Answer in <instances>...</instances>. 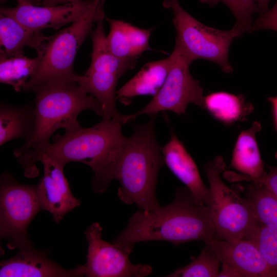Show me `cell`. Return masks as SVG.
Segmentation results:
<instances>
[{
    "label": "cell",
    "instance_id": "83f0119b",
    "mask_svg": "<svg viewBox=\"0 0 277 277\" xmlns=\"http://www.w3.org/2000/svg\"><path fill=\"white\" fill-rule=\"evenodd\" d=\"M223 177L230 182L247 181L259 183L277 197V167H269L268 173L257 178H251L241 173L229 171L224 172Z\"/></svg>",
    "mask_w": 277,
    "mask_h": 277
},
{
    "label": "cell",
    "instance_id": "2e32d148",
    "mask_svg": "<svg viewBox=\"0 0 277 277\" xmlns=\"http://www.w3.org/2000/svg\"><path fill=\"white\" fill-rule=\"evenodd\" d=\"M161 151L164 163L172 173L185 185L198 203L208 206L209 189L204 184L193 159L174 133L171 134Z\"/></svg>",
    "mask_w": 277,
    "mask_h": 277
},
{
    "label": "cell",
    "instance_id": "ba28073f",
    "mask_svg": "<svg viewBox=\"0 0 277 277\" xmlns=\"http://www.w3.org/2000/svg\"><path fill=\"white\" fill-rule=\"evenodd\" d=\"M91 37L90 65L83 75H78L77 82L100 102L103 119L123 121L124 115L116 107V86L119 78L134 68L136 61L121 60L111 52L107 44L103 20L97 22Z\"/></svg>",
    "mask_w": 277,
    "mask_h": 277
},
{
    "label": "cell",
    "instance_id": "3957f363",
    "mask_svg": "<svg viewBox=\"0 0 277 277\" xmlns=\"http://www.w3.org/2000/svg\"><path fill=\"white\" fill-rule=\"evenodd\" d=\"M150 117L147 123L134 126L131 136L126 137L115 175L120 185L119 199L145 211L160 206L155 189L159 171L165 164L155 135V115Z\"/></svg>",
    "mask_w": 277,
    "mask_h": 277
},
{
    "label": "cell",
    "instance_id": "4dcf8cb0",
    "mask_svg": "<svg viewBox=\"0 0 277 277\" xmlns=\"http://www.w3.org/2000/svg\"><path fill=\"white\" fill-rule=\"evenodd\" d=\"M81 0H43L41 5L44 6H54L58 5L79 2Z\"/></svg>",
    "mask_w": 277,
    "mask_h": 277
},
{
    "label": "cell",
    "instance_id": "7a4b0ae2",
    "mask_svg": "<svg viewBox=\"0 0 277 277\" xmlns=\"http://www.w3.org/2000/svg\"><path fill=\"white\" fill-rule=\"evenodd\" d=\"M214 238L215 229L207 206L198 203L186 188L177 189L167 205L136 211L111 243L120 248L133 249L140 242L163 241L177 246L196 240L206 243Z\"/></svg>",
    "mask_w": 277,
    "mask_h": 277
},
{
    "label": "cell",
    "instance_id": "603a6c76",
    "mask_svg": "<svg viewBox=\"0 0 277 277\" xmlns=\"http://www.w3.org/2000/svg\"><path fill=\"white\" fill-rule=\"evenodd\" d=\"M38 63L36 56H6L0 54V82L12 86L16 91L23 89L32 76Z\"/></svg>",
    "mask_w": 277,
    "mask_h": 277
},
{
    "label": "cell",
    "instance_id": "4fadbf2b",
    "mask_svg": "<svg viewBox=\"0 0 277 277\" xmlns=\"http://www.w3.org/2000/svg\"><path fill=\"white\" fill-rule=\"evenodd\" d=\"M44 173L36 185L38 196L43 210L49 212L58 223L69 212L78 206L81 201L72 194L64 172L65 166L49 158L41 161Z\"/></svg>",
    "mask_w": 277,
    "mask_h": 277
},
{
    "label": "cell",
    "instance_id": "836d02e7",
    "mask_svg": "<svg viewBox=\"0 0 277 277\" xmlns=\"http://www.w3.org/2000/svg\"><path fill=\"white\" fill-rule=\"evenodd\" d=\"M245 2L248 3H255V2H258L259 0H242Z\"/></svg>",
    "mask_w": 277,
    "mask_h": 277
},
{
    "label": "cell",
    "instance_id": "e575fe53",
    "mask_svg": "<svg viewBox=\"0 0 277 277\" xmlns=\"http://www.w3.org/2000/svg\"><path fill=\"white\" fill-rule=\"evenodd\" d=\"M5 1V0H1V2H2V1Z\"/></svg>",
    "mask_w": 277,
    "mask_h": 277
},
{
    "label": "cell",
    "instance_id": "30bf717a",
    "mask_svg": "<svg viewBox=\"0 0 277 277\" xmlns=\"http://www.w3.org/2000/svg\"><path fill=\"white\" fill-rule=\"evenodd\" d=\"M43 210L36 185L19 183L5 174L0 189V236L6 239L10 249L32 246L28 228L36 214Z\"/></svg>",
    "mask_w": 277,
    "mask_h": 277
},
{
    "label": "cell",
    "instance_id": "484cf974",
    "mask_svg": "<svg viewBox=\"0 0 277 277\" xmlns=\"http://www.w3.org/2000/svg\"><path fill=\"white\" fill-rule=\"evenodd\" d=\"M220 261L205 247L188 265L179 268L167 277H216Z\"/></svg>",
    "mask_w": 277,
    "mask_h": 277
},
{
    "label": "cell",
    "instance_id": "52a82bcc",
    "mask_svg": "<svg viewBox=\"0 0 277 277\" xmlns=\"http://www.w3.org/2000/svg\"><path fill=\"white\" fill-rule=\"evenodd\" d=\"M163 5L172 12L175 43L191 63L205 60L219 65L224 72L233 71L228 59L229 49L233 39L242 34L235 25L229 30L206 26L185 11L177 0H165Z\"/></svg>",
    "mask_w": 277,
    "mask_h": 277
},
{
    "label": "cell",
    "instance_id": "6da1fadb",
    "mask_svg": "<svg viewBox=\"0 0 277 277\" xmlns=\"http://www.w3.org/2000/svg\"><path fill=\"white\" fill-rule=\"evenodd\" d=\"M121 120L103 119L93 126L84 128L80 124L65 129L52 143L36 150H27L15 156L26 172L34 168L44 157L51 159L65 166L71 162L88 165L94 172L93 190L105 192L115 180L118 158L126 137L122 133Z\"/></svg>",
    "mask_w": 277,
    "mask_h": 277
},
{
    "label": "cell",
    "instance_id": "5b68a950",
    "mask_svg": "<svg viewBox=\"0 0 277 277\" xmlns=\"http://www.w3.org/2000/svg\"><path fill=\"white\" fill-rule=\"evenodd\" d=\"M105 0H96L82 17L52 35L47 36L36 49L38 63L23 90L58 81H76L73 62L78 48L91 31L94 23L105 18Z\"/></svg>",
    "mask_w": 277,
    "mask_h": 277
},
{
    "label": "cell",
    "instance_id": "9c48e42d",
    "mask_svg": "<svg viewBox=\"0 0 277 277\" xmlns=\"http://www.w3.org/2000/svg\"><path fill=\"white\" fill-rule=\"evenodd\" d=\"M170 56V67L160 90L142 109L133 114L124 115V124L132 122L140 115L150 116L162 111L185 114L190 103L204 109L202 88L190 74L189 67L191 63L176 43Z\"/></svg>",
    "mask_w": 277,
    "mask_h": 277
},
{
    "label": "cell",
    "instance_id": "5bb4252c",
    "mask_svg": "<svg viewBox=\"0 0 277 277\" xmlns=\"http://www.w3.org/2000/svg\"><path fill=\"white\" fill-rule=\"evenodd\" d=\"M205 244L220 262L235 268L243 277H277L255 244L249 240L230 242L214 238Z\"/></svg>",
    "mask_w": 277,
    "mask_h": 277
},
{
    "label": "cell",
    "instance_id": "d4e9b609",
    "mask_svg": "<svg viewBox=\"0 0 277 277\" xmlns=\"http://www.w3.org/2000/svg\"><path fill=\"white\" fill-rule=\"evenodd\" d=\"M254 243L277 275V230L261 224L244 238Z\"/></svg>",
    "mask_w": 277,
    "mask_h": 277
},
{
    "label": "cell",
    "instance_id": "7c38bea8",
    "mask_svg": "<svg viewBox=\"0 0 277 277\" xmlns=\"http://www.w3.org/2000/svg\"><path fill=\"white\" fill-rule=\"evenodd\" d=\"M13 8L1 7V14L12 17L27 29L41 31L46 28L58 30L85 14L96 0H81L54 6H37L33 0H16Z\"/></svg>",
    "mask_w": 277,
    "mask_h": 277
},
{
    "label": "cell",
    "instance_id": "8992f818",
    "mask_svg": "<svg viewBox=\"0 0 277 277\" xmlns=\"http://www.w3.org/2000/svg\"><path fill=\"white\" fill-rule=\"evenodd\" d=\"M225 167L221 156H216L205 165L210 195L207 206L214 227L215 238L234 242L243 239L262 224L246 199L222 180L220 174Z\"/></svg>",
    "mask_w": 277,
    "mask_h": 277
},
{
    "label": "cell",
    "instance_id": "1f68e13d",
    "mask_svg": "<svg viewBox=\"0 0 277 277\" xmlns=\"http://www.w3.org/2000/svg\"><path fill=\"white\" fill-rule=\"evenodd\" d=\"M269 1L270 0H259L257 2L256 5L260 15L265 13L268 10V5Z\"/></svg>",
    "mask_w": 277,
    "mask_h": 277
},
{
    "label": "cell",
    "instance_id": "ac0fdd59",
    "mask_svg": "<svg viewBox=\"0 0 277 277\" xmlns=\"http://www.w3.org/2000/svg\"><path fill=\"white\" fill-rule=\"evenodd\" d=\"M171 62L167 58L145 64L132 78L116 92V98L129 105L132 97L139 95H155L167 76Z\"/></svg>",
    "mask_w": 277,
    "mask_h": 277
},
{
    "label": "cell",
    "instance_id": "44dd1931",
    "mask_svg": "<svg viewBox=\"0 0 277 277\" xmlns=\"http://www.w3.org/2000/svg\"><path fill=\"white\" fill-rule=\"evenodd\" d=\"M35 125L34 107L2 104L0 108V145L17 138L25 143L32 137Z\"/></svg>",
    "mask_w": 277,
    "mask_h": 277
},
{
    "label": "cell",
    "instance_id": "f546056e",
    "mask_svg": "<svg viewBox=\"0 0 277 277\" xmlns=\"http://www.w3.org/2000/svg\"><path fill=\"white\" fill-rule=\"evenodd\" d=\"M243 277L242 274L233 267L222 263L221 271L219 272L217 277Z\"/></svg>",
    "mask_w": 277,
    "mask_h": 277
},
{
    "label": "cell",
    "instance_id": "e0dca14e",
    "mask_svg": "<svg viewBox=\"0 0 277 277\" xmlns=\"http://www.w3.org/2000/svg\"><path fill=\"white\" fill-rule=\"evenodd\" d=\"M106 18L110 26L107 44L115 56L122 60L136 61L149 49L151 29H142L122 20Z\"/></svg>",
    "mask_w": 277,
    "mask_h": 277
},
{
    "label": "cell",
    "instance_id": "277c9868",
    "mask_svg": "<svg viewBox=\"0 0 277 277\" xmlns=\"http://www.w3.org/2000/svg\"><path fill=\"white\" fill-rule=\"evenodd\" d=\"M35 125L31 138L14 151V155L27 150H36L50 142L53 133L79 124V113L91 110L103 116L100 102L88 94L76 81L47 83L34 87Z\"/></svg>",
    "mask_w": 277,
    "mask_h": 277
},
{
    "label": "cell",
    "instance_id": "4316f807",
    "mask_svg": "<svg viewBox=\"0 0 277 277\" xmlns=\"http://www.w3.org/2000/svg\"><path fill=\"white\" fill-rule=\"evenodd\" d=\"M202 4L214 6L220 2L225 4L231 11L235 19L234 25L240 32H251L252 15L259 12L256 4L248 3L242 0H199Z\"/></svg>",
    "mask_w": 277,
    "mask_h": 277
},
{
    "label": "cell",
    "instance_id": "d6986e66",
    "mask_svg": "<svg viewBox=\"0 0 277 277\" xmlns=\"http://www.w3.org/2000/svg\"><path fill=\"white\" fill-rule=\"evenodd\" d=\"M260 129V123L254 122L249 129L242 131L232 152L231 166L251 178L259 177L265 173L255 139V134Z\"/></svg>",
    "mask_w": 277,
    "mask_h": 277
},
{
    "label": "cell",
    "instance_id": "8fae6325",
    "mask_svg": "<svg viewBox=\"0 0 277 277\" xmlns=\"http://www.w3.org/2000/svg\"><path fill=\"white\" fill-rule=\"evenodd\" d=\"M103 229L95 222L85 231L88 242L85 276L144 277L152 272L147 264H133L129 260L133 249L120 248L102 239Z\"/></svg>",
    "mask_w": 277,
    "mask_h": 277
},
{
    "label": "cell",
    "instance_id": "d6a6232c",
    "mask_svg": "<svg viewBox=\"0 0 277 277\" xmlns=\"http://www.w3.org/2000/svg\"><path fill=\"white\" fill-rule=\"evenodd\" d=\"M268 101L271 103L273 107L275 123L277 128V96L269 97Z\"/></svg>",
    "mask_w": 277,
    "mask_h": 277
},
{
    "label": "cell",
    "instance_id": "7402d4cb",
    "mask_svg": "<svg viewBox=\"0 0 277 277\" xmlns=\"http://www.w3.org/2000/svg\"><path fill=\"white\" fill-rule=\"evenodd\" d=\"M204 109L214 118L229 124L245 118L252 110V106L245 102L243 95L221 91L204 97Z\"/></svg>",
    "mask_w": 277,
    "mask_h": 277
},
{
    "label": "cell",
    "instance_id": "9a60e30c",
    "mask_svg": "<svg viewBox=\"0 0 277 277\" xmlns=\"http://www.w3.org/2000/svg\"><path fill=\"white\" fill-rule=\"evenodd\" d=\"M85 273V265L64 268L32 245L19 249L14 256L0 263L1 277H75Z\"/></svg>",
    "mask_w": 277,
    "mask_h": 277
},
{
    "label": "cell",
    "instance_id": "f1b7e54d",
    "mask_svg": "<svg viewBox=\"0 0 277 277\" xmlns=\"http://www.w3.org/2000/svg\"><path fill=\"white\" fill-rule=\"evenodd\" d=\"M264 29L277 31V1L270 10L261 14L255 20L252 25L251 31Z\"/></svg>",
    "mask_w": 277,
    "mask_h": 277
},
{
    "label": "cell",
    "instance_id": "ffe728a7",
    "mask_svg": "<svg viewBox=\"0 0 277 277\" xmlns=\"http://www.w3.org/2000/svg\"><path fill=\"white\" fill-rule=\"evenodd\" d=\"M46 37L42 31H31L12 17L0 15L1 54L8 57L23 55L25 47L36 50Z\"/></svg>",
    "mask_w": 277,
    "mask_h": 277
},
{
    "label": "cell",
    "instance_id": "cb8c5ba5",
    "mask_svg": "<svg viewBox=\"0 0 277 277\" xmlns=\"http://www.w3.org/2000/svg\"><path fill=\"white\" fill-rule=\"evenodd\" d=\"M245 197L262 224L277 230V197L261 184L251 182Z\"/></svg>",
    "mask_w": 277,
    "mask_h": 277
}]
</instances>
